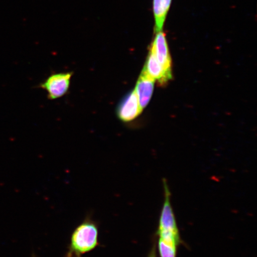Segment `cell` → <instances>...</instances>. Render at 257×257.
I'll return each mask as SVG.
<instances>
[{
	"label": "cell",
	"mask_w": 257,
	"mask_h": 257,
	"mask_svg": "<svg viewBox=\"0 0 257 257\" xmlns=\"http://www.w3.org/2000/svg\"><path fill=\"white\" fill-rule=\"evenodd\" d=\"M143 72L155 81H158L159 84L162 86L166 85L172 78V74L166 71L150 49Z\"/></svg>",
	"instance_id": "5b68a950"
},
{
	"label": "cell",
	"mask_w": 257,
	"mask_h": 257,
	"mask_svg": "<svg viewBox=\"0 0 257 257\" xmlns=\"http://www.w3.org/2000/svg\"><path fill=\"white\" fill-rule=\"evenodd\" d=\"M155 80L151 78L147 74L143 71L138 80L136 92L139 101L141 110H143L147 107L152 97Z\"/></svg>",
	"instance_id": "8992f818"
},
{
	"label": "cell",
	"mask_w": 257,
	"mask_h": 257,
	"mask_svg": "<svg viewBox=\"0 0 257 257\" xmlns=\"http://www.w3.org/2000/svg\"><path fill=\"white\" fill-rule=\"evenodd\" d=\"M33 257H37L36 256H35V255H33Z\"/></svg>",
	"instance_id": "9c48e42d"
},
{
	"label": "cell",
	"mask_w": 257,
	"mask_h": 257,
	"mask_svg": "<svg viewBox=\"0 0 257 257\" xmlns=\"http://www.w3.org/2000/svg\"><path fill=\"white\" fill-rule=\"evenodd\" d=\"M98 225L91 216L85 217L72 234L64 257H82L99 245Z\"/></svg>",
	"instance_id": "6da1fadb"
},
{
	"label": "cell",
	"mask_w": 257,
	"mask_h": 257,
	"mask_svg": "<svg viewBox=\"0 0 257 257\" xmlns=\"http://www.w3.org/2000/svg\"><path fill=\"white\" fill-rule=\"evenodd\" d=\"M142 111L134 90L128 92L120 101L117 109V114L121 121L128 122L136 119Z\"/></svg>",
	"instance_id": "277c9868"
},
{
	"label": "cell",
	"mask_w": 257,
	"mask_h": 257,
	"mask_svg": "<svg viewBox=\"0 0 257 257\" xmlns=\"http://www.w3.org/2000/svg\"><path fill=\"white\" fill-rule=\"evenodd\" d=\"M172 2V0H153V11L155 33L163 31Z\"/></svg>",
	"instance_id": "52a82bcc"
},
{
	"label": "cell",
	"mask_w": 257,
	"mask_h": 257,
	"mask_svg": "<svg viewBox=\"0 0 257 257\" xmlns=\"http://www.w3.org/2000/svg\"><path fill=\"white\" fill-rule=\"evenodd\" d=\"M72 75V72L54 74L42 83L41 87L47 92L49 99L62 97L68 91Z\"/></svg>",
	"instance_id": "7a4b0ae2"
},
{
	"label": "cell",
	"mask_w": 257,
	"mask_h": 257,
	"mask_svg": "<svg viewBox=\"0 0 257 257\" xmlns=\"http://www.w3.org/2000/svg\"><path fill=\"white\" fill-rule=\"evenodd\" d=\"M150 49L167 72L172 74V58L170 56L166 34L163 31L156 32Z\"/></svg>",
	"instance_id": "3957f363"
},
{
	"label": "cell",
	"mask_w": 257,
	"mask_h": 257,
	"mask_svg": "<svg viewBox=\"0 0 257 257\" xmlns=\"http://www.w3.org/2000/svg\"><path fill=\"white\" fill-rule=\"evenodd\" d=\"M148 257H157V246L155 242L153 244L152 248L151 249Z\"/></svg>",
	"instance_id": "ba28073f"
}]
</instances>
